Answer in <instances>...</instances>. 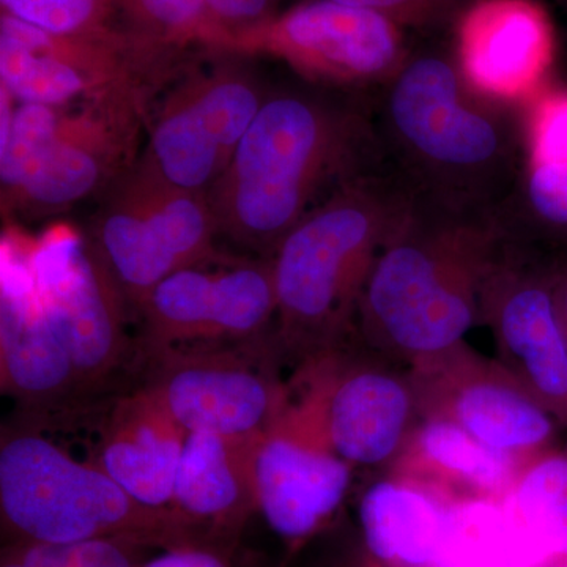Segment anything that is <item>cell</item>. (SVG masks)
Returning a JSON list of instances; mask_svg holds the SVG:
<instances>
[{
  "mask_svg": "<svg viewBox=\"0 0 567 567\" xmlns=\"http://www.w3.org/2000/svg\"><path fill=\"white\" fill-rule=\"evenodd\" d=\"M445 496L383 473L360 499V525L372 557L393 567H440L453 506Z\"/></svg>",
  "mask_w": 567,
  "mask_h": 567,
  "instance_id": "cell-23",
  "label": "cell"
},
{
  "mask_svg": "<svg viewBox=\"0 0 567 567\" xmlns=\"http://www.w3.org/2000/svg\"><path fill=\"white\" fill-rule=\"evenodd\" d=\"M145 390L186 434L205 432L256 439L287 401V386L271 365L237 350L182 347L153 354Z\"/></svg>",
  "mask_w": 567,
  "mask_h": 567,
  "instance_id": "cell-15",
  "label": "cell"
},
{
  "mask_svg": "<svg viewBox=\"0 0 567 567\" xmlns=\"http://www.w3.org/2000/svg\"><path fill=\"white\" fill-rule=\"evenodd\" d=\"M293 379L290 399L353 468L386 473L423 417L409 368L358 336L301 363Z\"/></svg>",
  "mask_w": 567,
  "mask_h": 567,
  "instance_id": "cell-7",
  "label": "cell"
},
{
  "mask_svg": "<svg viewBox=\"0 0 567 567\" xmlns=\"http://www.w3.org/2000/svg\"><path fill=\"white\" fill-rule=\"evenodd\" d=\"M141 567H230L223 548L185 546L167 548L158 557L145 559Z\"/></svg>",
  "mask_w": 567,
  "mask_h": 567,
  "instance_id": "cell-33",
  "label": "cell"
},
{
  "mask_svg": "<svg viewBox=\"0 0 567 567\" xmlns=\"http://www.w3.org/2000/svg\"><path fill=\"white\" fill-rule=\"evenodd\" d=\"M278 3L279 0H207L213 20L224 31V40L230 33L251 28L274 17L279 11Z\"/></svg>",
  "mask_w": 567,
  "mask_h": 567,
  "instance_id": "cell-32",
  "label": "cell"
},
{
  "mask_svg": "<svg viewBox=\"0 0 567 567\" xmlns=\"http://www.w3.org/2000/svg\"><path fill=\"white\" fill-rule=\"evenodd\" d=\"M265 100L259 82L237 66L188 74L158 107L144 162L171 185L207 194Z\"/></svg>",
  "mask_w": 567,
  "mask_h": 567,
  "instance_id": "cell-12",
  "label": "cell"
},
{
  "mask_svg": "<svg viewBox=\"0 0 567 567\" xmlns=\"http://www.w3.org/2000/svg\"><path fill=\"white\" fill-rule=\"evenodd\" d=\"M147 548L126 539L11 543L2 550L0 567H141Z\"/></svg>",
  "mask_w": 567,
  "mask_h": 567,
  "instance_id": "cell-29",
  "label": "cell"
},
{
  "mask_svg": "<svg viewBox=\"0 0 567 567\" xmlns=\"http://www.w3.org/2000/svg\"><path fill=\"white\" fill-rule=\"evenodd\" d=\"M126 35L147 61L166 52L203 47L218 52L224 31L213 20L207 0H114Z\"/></svg>",
  "mask_w": 567,
  "mask_h": 567,
  "instance_id": "cell-26",
  "label": "cell"
},
{
  "mask_svg": "<svg viewBox=\"0 0 567 567\" xmlns=\"http://www.w3.org/2000/svg\"><path fill=\"white\" fill-rule=\"evenodd\" d=\"M0 514L13 543L126 539L164 550L210 546L174 507L141 505L99 465L76 461L35 432L2 436Z\"/></svg>",
  "mask_w": 567,
  "mask_h": 567,
  "instance_id": "cell-5",
  "label": "cell"
},
{
  "mask_svg": "<svg viewBox=\"0 0 567 567\" xmlns=\"http://www.w3.org/2000/svg\"><path fill=\"white\" fill-rule=\"evenodd\" d=\"M371 111L383 166L410 196L492 215L524 167L516 110L476 95L442 48L410 51Z\"/></svg>",
  "mask_w": 567,
  "mask_h": 567,
  "instance_id": "cell-2",
  "label": "cell"
},
{
  "mask_svg": "<svg viewBox=\"0 0 567 567\" xmlns=\"http://www.w3.org/2000/svg\"><path fill=\"white\" fill-rule=\"evenodd\" d=\"M186 435L144 388L112 410L96 465L141 505L173 507Z\"/></svg>",
  "mask_w": 567,
  "mask_h": 567,
  "instance_id": "cell-21",
  "label": "cell"
},
{
  "mask_svg": "<svg viewBox=\"0 0 567 567\" xmlns=\"http://www.w3.org/2000/svg\"><path fill=\"white\" fill-rule=\"evenodd\" d=\"M144 62L126 33L110 40L55 35L2 13L0 87L18 103L70 106L133 85Z\"/></svg>",
  "mask_w": 567,
  "mask_h": 567,
  "instance_id": "cell-18",
  "label": "cell"
},
{
  "mask_svg": "<svg viewBox=\"0 0 567 567\" xmlns=\"http://www.w3.org/2000/svg\"><path fill=\"white\" fill-rule=\"evenodd\" d=\"M0 383L28 404L58 401L80 388L76 371L52 330L29 267L25 234L9 227L0 246Z\"/></svg>",
  "mask_w": 567,
  "mask_h": 567,
  "instance_id": "cell-19",
  "label": "cell"
},
{
  "mask_svg": "<svg viewBox=\"0 0 567 567\" xmlns=\"http://www.w3.org/2000/svg\"><path fill=\"white\" fill-rule=\"evenodd\" d=\"M260 436L186 435L173 507L213 547L223 548L257 509L254 456Z\"/></svg>",
  "mask_w": 567,
  "mask_h": 567,
  "instance_id": "cell-20",
  "label": "cell"
},
{
  "mask_svg": "<svg viewBox=\"0 0 567 567\" xmlns=\"http://www.w3.org/2000/svg\"><path fill=\"white\" fill-rule=\"evenodd\" d=\"M492 216L507 241L548 256L567 252V164H524Z\"/></svg>",
  "mask_w": 567,
  "mask_h": 567,
  "instance_id": "cell-25",
  "label": "cell"
},
{
  "mask_svg": "<svg viewBox=\"0 0 567 567\" xmlns=\"http://www.w3.org/2000/svg\"><path fill=\"white\" fill-rule=\"evenodd\" d=\"M522 466L451 421L423 416L386 473L431 488L450 502H465L502 499Z\"/></svg>",
  "mask_w": 567,
  "mask_h": 567,
  "instance_id": "cell-22",
  "label": "cell"
},
{
  "mask_svg": "<svg viewBox=\"0 0 567 567\" xmlns=\"http://www.w3.org/2000/svg\"><path fill=\"white\" fill-rule=\"evenodd\" d=\"M561 567H567V563H566V565H563Z\"/></svg>",
  "mask_w": 567,
  "mask_h": 567,
  "instance_id": "cell-36",
  "label": "cell"
},
{
  "mask_svg": "<svg viewBox=\"0 0 567 567\" xmlns=\"http://www.w3.org/2000/svg\"><path fill=\"white\" fill-rule=\"evenodd\" d=\"M134 85L81 110L20 103L2 114L0 181L7 212L47 215L107 188L123 166L136 122Z\"/></svg>",
  "mask_w": 567,
  "mask_h": 567,
  "instance_id": "cell-6",
  "label": "cell"
},
{
  "mask_svg": "<svg viewBox=\"0 0 567 567\" xmlns=\"http://www.w3.org/2000/svg\"><path fill=\"white\" fill-rule=\"evenodd\" d=\"M503 244L491 213L410 196L365 281L358 338L405 368L464 344Z\"/></svg>",
  "mask_w": 567,
  "mask_h": 567,
  "instance_id": "cell-3",
  "label": "cell"
},
{
  "mask_svg": "<svg viewBox=\"0 0 567 567\" xmlns=\"http://www.w3.org/2000/svg\"><path fill=\"white\" fill-rule=\"evenodd\" d=\"M353 470L287 393L281 412L257 442V511L279 536L303 539L342 505Z\"/></svg>",
  "mask_w": 567,
  "mask_h": 567,
  "instance_id": "cell-17",
  "label": "cell"
},
{
  "mask_svg": "<svg viewBox=\"0 0 567 567\" xmlns=\"http://www.w3.org/2000/svg\"><path fill=\"white\" fill-rule=\"evenodd\" d=\"M499 503L532 567L567 558V447L522 466Z\"/></svg>",
  "mask_w": 567,
  "mask_h": 567,
  "instance_id": "cell-24",
  "label": "cell"
},
{
  "mask_svg": "<svg viewBox=\"0 0 567 567\" xmlns=\"http://www.w3.org/2000/svg\"><path fill=\"white\" fill-rule=\"evenodd\" d=\"M218 235L207 194L164 181L142 159L107 185L91 235L126 303L183 268L218 256Z\"/></svg>",
  "mask_w": 567,
  "mask_h": 567,
  "instance_id": "cell-8",
  "label": "cell"
},
{
  "mask_svg": "<svg viewBox=\"0 0 567 567\" xmlns=\"http://www.w3.org/2000/svg\"><path fill=\"white\" fill-rule=\"evenodd\" d=\"M2 13L41 31L78 39L121 37L114 0H0Z\"/></svg>",
  "mask_w": 567,
  "mask_h": 567,
  "instance_id": "cell-28",
  "label": "cell"
},
{
  "mask_svg": "<svg viewBox=\"0 0 567 567\" xmlns=\"http://www.w3.org/2000/svg\"><path fill=\"white\" fill-rule=\"evenodd\" d=\"M383 166L371 93L268 95L207 192L218 234L271 259L327 188Z\"/></svg>",
  "mask_w": 567,
  "mask_h": 567,
  "instance_id": "cell-1",
  "label": "cell"
},
{
  "mask_svg": "<svg viewBox=\"0 0 567 567\" xmlns=\"http://www.w3.org/2000/svg\"><path fill=\"white\" fill-rule=\"evenodd\" d=\"M25 248L41 308L73 361L78 385H96L126 349V301L114 276L92 237L70 224L25 234Z\"/></svg>",
  "mask_w": 567,
  "mask_h": 567,
  "instance_id": "cell-10",
  "label": "cell"
},
{
  "mask_svg": "<svg viewBox=\"0 0 567 567\" xmlns=\"http://www.w3.org/2000/svg\"><path fill=\"white\" fill-rule=\"evenodd\" d=\"M524 164H567V85H547L522 107Z\"/></svg>",
  "mask_w": 567,
  "mask_h": 567,
  "instance_id": "cell-30",
  "label": "cell"
},
{
  "mask_svg": "<svg viewBox=\"0 0 567 567\" xmlns=\"http://www.w3.org/2000/svg\"><path fill=\"white\" fill-rule=\"evenodd\" d=\"M409 204L379 167L342 183L284 237L271 257L278 352L301 364L357 338L365 281Z\"/></svg>",
  "mask_w": 567,
  "mask_h": 567,
  "instance_id": "cell-4",
  "label": "cell"
},
{
  "mask_svg": "<svg viewBox=\"0 0 567 567\" xmlns=\"http://www.w3.org/2000/svg\"><path fill=\"white\" fill-rule=\"evenodd\" d=\"M358 9L375 11L406 29L431 31L454 24L470 0H334Z\"/></svg>",
  "mask_w": 567,
  "mask_h": 567,
  "instance_id": "cell-31",
  "label": "cell"
},
{
  "mask_svg": "<svg viewBox=\"0 0 567 567\" xmlns=\"http://www.w3.org/2000/svg\"><path fill=\"white\" fill-rule=\"evenodd\" d=\"M421 416L443 417L492 450L528 464L566 429L498 360L461 344L409 368Z\"/></svg>",
  "mask_w": 567,
  "mask_h": 567,
  "instance_id": "cell-13",
  "label": "cell"
},
{
  "mask_svg": "<svg viewBox=\"0 0 567 567\" xmlns=\"http://www.w3.org/2000/svg\"><path fill=\"white\" fill-rule=\"evenodd\" d=\"M558 2L561 3L563 9H565L567 13V0H558Z\"/></svg>",
  "mask_w": 567,
  "mask_h": 567,
  "instance_id": "cell-35",
  "label": "cell"
},
{
  "mask_svg": "<svg viewBox=\"0 0 567 567\" xmlns=\"http://www.w3.org/2000/svg\"><path fill=\"white\" fill-rule=\"evenodd\" d=\"M405 29L375 11L303 0L230 33L219 54L278 59L306 81L371 93L409 58Z\"/></svg>",
  "mask_w": 567,
  "mask_h": 567,
  "instance_id": "cell-9",
  "label": "cell"
},
{
  "mask_svg": "<svg viewBox=\"0 0 567 567\" xmlns=\"http://www.w3.org/2000/svg\"><path fill=\"white\" fill-rule=\"evenodd\" d=\"M440 567H532L499 499L456 502Z\"/></svg>",
  "mask_w": 567,
  "mask_h": 567,
  "instance_id": "cell-27",
  "label": "cell"
},
{
  "mask_svg": "<svg viewBox=\"0 0 567 567\" xmlns=\"http://www.w3.org/2000/svg\"><path fill=\"white\" fill-rule=\"evenodd\" d=\"M137 309L151 357L196 341H251L276 319L274 265L218 254L164 279Z\"/></svg>",
  "mask_w": 567,
  "mask_h": 567,
  "instance_id": "cell-14",
  "label": "cell"
},
{
  "mask_svg": "<svg viewBox=\"0 0 567 567\" xmlns=\"http://www.w3.org/2000/svg\"><path fill=\"white\" fill-rule=\"evenodd\" d=\"M496 360L567 432V331L548 254L507 241L483 293Z\"/></svg>",
  "mask_w": 567,
  "mask_h": 567,
  "instance_id": "cell-11",
  "label": "cell"
},
{
  "mask_svg": "<svg viewBox=\"0 0 567 567\" xmlns=\"http://www.w3.org/2000/svg\"><path fill=\"white\" fill-rule=\"evenodd\" d=\"M453 28L454 61L481 99L522 110L550 84L557 29L540 0H470Z\"/></svg>",
  "mask_w": 567,
  "mask_h": 567,
  "instance_id": "cell-16",
  "label": "cell"
},
{
  "mask_svg": "<svg viewBox=\"0 0 567 567\" xmlns=\"http://www.w3.org/2000/svg\"><path fill=\"white\" fill-rule=\"evenodd\" d=\"M551 260H554L555 297H557L559 315L567 331V252L551 256Z\"/></svg>",
  "mask_w": 567,
  "mask_h": 567,
  "instance_id": "cell-34",
  "label": "cell"
}]
</instances>
